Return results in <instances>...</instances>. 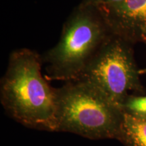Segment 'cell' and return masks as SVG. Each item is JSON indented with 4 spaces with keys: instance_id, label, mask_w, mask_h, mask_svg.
I'll use <instances>...</instances> for the list:
<instances>
[{
    "instance_id": "obj_1",
    "label": "cell",
    "mask_w": 146,
    "mask_h": 146,
    "mask_svg": "<svg viewBox=\"0 0 146 146\" xmlns=\"http://www.w3.org/2000/svg\"><path fill=\"white\" fill-rule=\"evenodd\" d=\"M41 56L21 48L11 53L0 82V100L10 117L31 129L57 131L56 88L41 73Z\"/></svg>"
},
{
    "instance_id": "obj_2",
    "label": "cell",
    "mask_w": 146,
    "mask_h": 146,
    "mask_svg": "<svg viewBox=\"0 0 146 146\" xmlns=\"http://www.w3.org/2000/svg\"><path fill=\"white\" fill-rule=\"evenodd\" d=\"M113 35L101 10L80 3L64 24L59 41L41 56L47 78L77 81Z\"/></svg>"
},
{
    "instance_id": "obj_3",
    "label": "cell",
    "mask_w": 146,
    "mask_h": 146,
    "mask_svg": "<svg viewBox=\"0 0 146 146\" xmlns=\"http://www.w3.org/2000/svg\"><path fill=\"white\" fill-rule=\"evenodd\" d=\"M57 131L90 139H117L123 112L87 82L77 80L56 89Z\"/></svg>"
},
{
    "instance_id": "obj_4",
    "label": "cell",
    "mask_w": 146,
    "mask_h": 146,
    "mask_svg": "<svg viewBox=\"0 0 146 146\" xmlns=\"http://www.w3.org/2000/svg\"><path fill=\"white\" fill-rule=\"evenodd\" d=\"M131 45L113 34L78 79L90 84L120 109L129 91L145 92Z\"/></svg>"
},
{
    "instance_id": "obj_5",
    "label": "cell",
    "mask_w": 146,
    "mask_h": 146,
    "mask_svg": "<svg viewBox=\"0 0 146 146\" xmlns=\"http://www.w3.org/2000/svg\"><path fill=\"white\" fill-rule=\"evenodd\" d=\"M114 35L129 43H146V0H125L120 4L98 8Z\"/></svg>"
},
{
    "instance_id": "obj_6",
    "label": "cell",
    "mask_w": 146,
    "mask_h": 146,
    "mask_svg": "<svg viewBox=\"0 0 146 146\" xmlns=\"http://www.w3.org/2000/svg\"><path fill=\"white\" fill-rule=\"evenodd\" d=\"M117 140L124 146H146V117L123 112Z\"/></svg>"
},
{
    "instance_id": "obj_7",
    "label": "cell",
    "mask_w": 146,
    "mask_h": 146,
    "mask_svg": "<svg viewBox=\"0 0 146 146\" xmlns=\"http://www.w3.org/2000/svg\"><path fill=\"white\" fill-rule=\"evenodd\" d=\"M123 112L146 117V96L129 95L123 103Z\"/></svg>"
},
{
    "instance_id": "obj_8",
    "label": "cell",
    "mask_w": 146,
    "mask_h": 146,
    "mask_svg": "<svg viewBox=\"0 0 146 146\" xmlns=\"http://www.w3.org/2000/svg\"><path fill=\"white\" fill-rule=\"evenodd\" d=\"M125 0H82L81 3L94 5L97 8H108L120 4Z\"/></svg>"
},
{
    "instance_id": "obj_9",
    "label": "cell",
    "mask_w": 146,
    "mask_h": 146,
    "mask_svg": "<svg viewBox=\"0 0 146 146\" xmlns=\"http://www.w3.org/2000/svg\"><path fill=\"white\" fill-rule=\"evenodd\" d=\"M139 74H146V68L139 69Z\"/></svg>"
}]
</instances>
